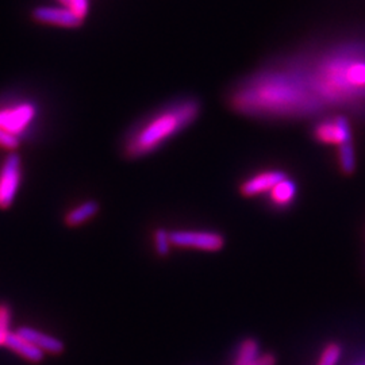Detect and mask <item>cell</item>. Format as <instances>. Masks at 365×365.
<instances>
[{"mask_svg": "<svg viewBox=\"0 0 365 365\" xmlns=\"http://www.w3.org/2000/svg\"><path fill=\"white\" fill-rule=\"evenodd\" d=\"M230 106L241 115L264 119H299L321 114L295 57L245 78L232 92Z\"/></svg>", "mask_w": 365, "mask_h": 365, "instance_id": "cell-1", "label": "cell"}, {"mask_svg": "<svg viewBox=\"0 0 365 365\" xmlns=\"http://www.w3.org/2000/svg\"><path fill=\"white\" fill-rule=\"evenodd\" d=\"M321 113L365 105V43L346 42L295 57Z\"/></svg>", "mask_w": 365, "mask_h": 365, "instance_id": "cell-2", "label": "cell"}, {"mask_svg": "<svg viewBox=\"0 0 365 365\" xmlns=\"http://www.w3.org/2000/svg\"><path fill=\"white\" fill-rule=\"evenodd\" d=\"M200 108L196 99H182L146 118L129 133L123 146L125 156L135 160L156 152L192 125L200 114Z\"/></svg>", "mask_w": 365, "mask_h": 365, "instance_id": "cell-3", "label": "cell"}, {"mask_svg": "<svg viewBox=\"0 0 365 365\" xmlns=\"http://www.w3.org/2000/svg\"><path fill=\"white\" fill-rule=\"evenodd\" d=\"M170 241L178 248L197 249L205 252H218L225 245L223 235L205 230H175L170 232Z\"/></svg>", "mask_w": 365, "mask_h": 365, "instance_id": "cell-4", "label": "cell"}, {"mask_svg": "<svg viewBox=\"0 0 365 365\" xmlns=\"http://www.w3.org/2000/svg\"><path fill=\"white\" fill-rule=\"evenodd\" d=\"M22 179L21 157L11 153L0 168V209H9L15 200Z\"/></svg>", "mask_w": 365, "mask_h": 365, "instance_id": "cell-5", "label": "cell"}, {"mask_svg": "<svg viewBox=\"0 0 365 365\" xmlns=\"http://www.w3.org/2000/svg\"><path fill=\"white\" fill-rule=\"evenodd\" d=\"M313 134L314 138L322 144L341 146L352 143V128L344 115L322 119L315 125Z\"/></svg>", "mask_w": 365, "mask_h": 365, "instance_id": "cell-6", "label": "cell"}, {"mask_svg": "<svg viewBox=\"0 0 365 365\" xmlns=\"http://www.w3.org/2000/svg\"><path fill=\"white\" fill-rule=\"evenodd\" d=\"M37 115V107L24 102L0 108V129L21 137Z\"/></svg>", "mask_w": 365, "mask_h": 365, "instance_id": "cell-7", "label": "cell"}, {"mask_svg": "<svg viewBox=\"0 0 365 365\" xmlns=\"http://www.w3.org/2000/svg\"><path fill=\"white\" fill-rule=\"evenodd\" d=\"M287 175L280 170H268L259 172L241 182L240 192L247 197L269 194L276 184L282 182Z\"/></svg>", "mask_w": 365, "mask_h": 365, "instance_id": "cell-8", "label": "cell"}, {"mask_svg": "<svg viewBox=\"0 0 365 365\" xmlns=\"http://www.w3.org/2000/svg\"><path fill=\"white\" fill-rule=\"evenodd\" d=\"M33 19L42 25L73 29L78 27L83 21L72 13L68 7H37L33 11Z\"/></svg>", "mask_w": 365, "mask_h": 365, "instance_id": "cell-9", "label": "cell"}, {"mask_svg": "<svg viewBox=\"0 0 365 365\" xmlns=\"http://www.w3.org/2000/svg\"><path fill=\"white\" fill-rule=\"evenodd\" d=\"M19 336H22L24 339H29L30 342H33L36 346H38L39 349H42L43 352L53 353V354H58V353L64 351V344L60 339H54L52 336H48L39 330H36L33 327H19L16 331Z\"/></svg>", "mask_w": 365, "mask_h": 365, "instance_id": "cell-10", "label": "cell"}, {"mask_svg": "<svg viewBox=\"0 0 365 365\" xmlns=\"http://www.w3.org/2000/svg\"><path fill=\"white\" fill-rule=\"evenodd\" d=\"M298 195V185L289 178H284L279 184H276L268 194L271 203L277 209H286L291 206Z\"/></svg>", "mask_w": 365, "mask_h": 365, "instance_id": "cell-11", "label": "cell"}, {"mask_svg": "<svg viewBox=\"0 0 365 365\" xmlns=\"http://www.w3.org/2000/svg\"><path fill=\"white\" fill-rule=\"evenodd\" d=\"M6 346H9L11 351L21 354L22 357H25L26 360L31 361V363H39L43 359V351L39 349L38 346H36L29 339L19 336L18 333H10L9 334L7 341H6Z\"/></svg>", "mask_w": 365, "mask_h": 365, "instance_id": "cell-12", "label": "cell"}, {"mask_svg": "<svg viewBox=\"0 0 365 365\" xmlns=\"http://www.w3.org/2000/svg\"><path fill=\"white\" fill-rule=\"evenodd\" d=\"M99 211V205L95 200H87L71 210L66 215V223L71 227L80 226L93 218Z\"/></svg>", "mask_w": 365, "mask_h": 365, "instance_id": "cell-13", "label": "cell"}, {"mask_svg": "<svg viewBox=\"0 0 365 365\" xmlns=\"http://www.w3.org/2000/svg\"><path fill=\"white\" fill-rule=\"evenodd\" d=\"M259 357H260V345L257 339H245L237 352L235 365L255 364Z\"/></svg>", "mask_w": 365, "mask_h": 365, "instance_id": "cell-14", "label": "cell"}, {"mask_svg": "<svg viewBox=\"0 0 365 365\" xmlns=\"http://www.w3.org/2000/svg\"><path fill=\"white\" fill-rule=\"evenodd\" d=\"M339 170L346 175H351L356 168V156L352 143L339 146Z\"/></svg>", "mask_w": 365, "mask_h": 365, "instance_id": "cell-15", "label": "cell"}, {"mask_svg": "<svg viewBox=\"0 0 365 365\" xmlns=\"http://www.w3.org/2000/svg\"><path fill=\"white\" fill-rule=\"evenodd\" d=\"M341 356H342V348L336 342H330L321 353L319 361L317 365H337Z\"/></svg>", "mask_w": 365, "mask_h": 365, "instance_id": "cell-16", "label": "cell"}, {"mask_svg": "<svg viewBox=\"0 0 365 365\" xmlns=\"http://www.w3.org/2000/svg\"><path fill=\"white\" fill-rule=\"evenodd\" d=\"M172 241H170V233L165 229H157L155 232V249L158 256L164 257L170 255V248H172Z\"/></svg>", "mask_w": 365, "mask_h": 365, "instance_id": "cell-17", "label": "cell"}, {"mask_svg": "<svg viewBox=\"0 0 365 365\" xmlns=\"http://www.w3.org/2000/svg\"><path fill=\"white\" fill-rule=\"evenodd\" d=\"M68 9L78 16L81 21L86 19L88 10H90V1L88 0H71Z\"/></svg>", "mask_w": 365, "mask_h": 365, "instance_id": "cell-18", "label": "cell"}, {"mask_svg": "<svg viewBox=\"0 0 365 365\" xmlns=\"http://www.w3.org/2000/svg\"><path fill=\"white\" fill-rule=\"evenodd\" d=\"M19 144H21L19 137L0 129V148H3L6 150H15V149H18Z\"/></svg>", "mask_w": 365, "mask_h": 365, "instance_id": "cell-19", "label": "cell"}, {"mask_svg": "<svg viewBox=\"0 0 365 365\" xmlns=\"http://www.w3.org/2000/svg\"><path fill=\"white\" fill-rule=\"evenodd\" d=\"M10 319H11V313H10L9 306H6V304H0V330L9 331Z\"/></svg>", "mask_w": 365, "mask_h": 365, "instance_id": "cell-20", "label": "cell"}, {"mask_svg": "<svg viewBox=\"0 0 365 365\" xmlns=\"http://www.w3.org/2000/svg\"><path fill=\"white\" fill-rule=\"evenodd\" d=\"M276 364V359H274V354H271V353H268V354H262L260 356L259 359H257V361L255 363V364L252 365H274Z\"/></svg>", "mask_w": 365, "mask_h": 365, "instance_id": "cell-21", "label": "cell"}, {"mask_svg": "<svg viewBox=\"0 0 365 365\" xmlns=\"http://www.w3.org/2000/svg\"><path fill=\"white\" fill-rule=\"evenodd\" d=\"M10 331H4V330H0V345H6V341L9 337Z\"/></svg>", "mask_w": 365, "mask_h": 365, "instance_id": "cell-22", "label": "cell"}]
</instances>
